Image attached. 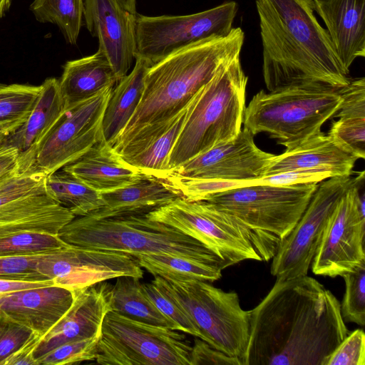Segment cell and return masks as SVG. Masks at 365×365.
<instances>
[{
    "mask_svg": "<svg viewBox=\"0 0 365 365\" xmlns=\"http://www.w3.org/2000/svg\"><path fill=\"white\" fill-rule=\"evenodd\" d=\"M116 279L111 287L110 311L132 319L175 329L146 296L140 278L120 276Z\"/></svg>",
    "mask_w": 365,
    "mask_h": 365,
    "instance_id": "f546056e",
    "label": "cell"
},
{
    "mask_svg": "<svg viewBox=\"0 0 365 365\" xmlns=\"http://www.w3.org/2000/svg\"><path fill=\"white\" fill-rule=\"evenodd\" d=\"M30 9L37 21L56 25L67 43L76 44L83 23V0H34Z\"/></svg>",
    "mask_w": 365,
    "mask_h": 365,
    "instance_id": "d6a6232c",
    "label": "cell"
},
{
    "mask_svg": "<svg viewBox=\"0 0 365 365\" xmlns=\"http://www.w3.org/2000/svg\"><path fill=\"white\" fill-rule=\"evenodd\" d=\"M247 80L238 56L221 67L196 94L169 156L170 173L187 160L238 135Z\"/></svg>",
    "mask_w": 365,
    "mask_h": 365,
    "instance_id": "5b68a950",
    "label": "cell"
},
{
    "mask_svg": "<svg viewBox=\"0 0 365 365\" xmlns=\"http://www.w3.org/2000/svg\"><path fill=\"white\" fill-rule=\"evenodd\" d=\"M241 28L229 35L200 41L152 65L140 103L113 147L118 151L142 130L165 122L185 109L221 67L240 56Z\"/></svg>",
    "mask_w": 365,
    "mask_h": 365,
    "instance_id": "3957f363",
    "label": "cell"
},
{
    "mask_svg": "<svg viewBox=\"0 0 365 365\" xmlns=\"http://www.w3.org/2000/svg\"><path fill=\"white\" fill-rule=\"evenodd\" d=\"M61 169L99 192L124 187L145 175L141 170L125 160L104 140Z\"/></svg>",
    "mask_w": 365,
    "mask_h": 365,
    "instance_id": "484cf974",
    "label": "cell"
},
{
    "mask_svg": "<svg viewBox=\"0 0 365 365\" xmlns=\"http://www.w3.org/2000/svg\"></svg>",
    "mask_w": 365,
    "mask_h": 365,
    "instance_id": "816d5d0a",
    "label": "cell"
},
{
    "mask_svg": "<svg viewBox=\"0 0 365 365\" xmlns=\"http://www.w3.org/2000/svg\"><path fill=\"white\" fill-rule=\"evenodd\" d=\"M136 16L115 0H83L85 25L98 38V50L108 59L118 82L128 75L135 58Z\"/></svg>",
    "mask_w": 365,
    "mask_h": 365,
    "instance_id": "ac0fdd59",
    "label": "cell"
},
{
    "mask_svg": "<svg viewBox=\"0 0 365 365\" xmlns=\"http://www.w3.org/2000/svg\"><path fill=\"white\" fill-rule=\"evenodd\" d=\"M35 336L28 327L0 317V365Z\"/></svg>",
    "mask_w": 365,
    "mask_h": 365,
    "instance_id": "ab89813d",
    "label": "cell"
},
{
    "mask_svg": "<svg viewBox=\"0 0 365 365\" xmlns=\"http://www.w3.org/2000/svg\"><path fill=\"white\" fill-rule=\"evenodd\" d=\"M113 87L65 109L36 150L33 168L49 175L103 140V118Z\"/></svg>",
    "mask_w": 365,
    "mask_h": 365,
    "instance_id": "5bb4252c",
    "label": "cell"
},
{
    "mask_svg": "<svg viewBox=\"0 0 365 365\" xmlns=\"http://www.w3.org/2000/svg\"><path fill=\"white\" fill-rule=\"evenodd\" d=\"M142 288L161 314L173 324L176 330L201 339L200 333L195 324L176 300L167 292L159 276H155L154 279L149 283H142Z\"/></svg>",
    "mask_w": 365,
    "mask_h": 365,
    "instance_id": "e575fe53",
    "label": "cell"
},
{
    "mask_svg": "<svg viewBox=\"0 0 365 365\" xmlns=\"http://www.w3.org/2000/svg\"><path fill=\"white\" fill-rule=\"evenodd\" d=\"M192 346L178 330L107 312L96 361L103 365H190Z\"/></svg>",
    "mask_w": 365,
    "mask_h": 365,
    "instance_id": "9c48e42d",
    "label": "cell"
},
{
    "mask_svg": "<svg viewBox=\"0 0 365 365\" xmlns=\"http://www.w3.org/2000/svg\"><path fill=\"white\" fill-rule=\"evenodd\" d=\"M249 313L245 365H324L349 333L338 299L307 274L276 279Z\"/></svg>",
    "mask_w": 365,
    "mask_h": 365,
    "instance_id": "6da1fadb",
    "label": "cell"
},
{
    "mask_svg": "<svg viewBox=\"0 0 365 365\" xmlns=\"http://www.w3.org/2000/svg\"><path fill=\"white\" fill-rule=\"evenodd\" d=\"M40 86L39 96L27 120L0 143L16 148L21 171L34 168L38 145L65 110L58 80L48 78Z\"/></svg>",
    "mask_w": 365,
    "mask_h": 365,
    "instance_id": "7402d4cb",
    "label": "cell"
},
{
    "mask_svg": "<svg viewBox=\"0 0 365 365\" xmlns=\"http://www.w3.org/2000/svg\"><path fill=\"white\" fill-rule=\"evenodd\" d=\"M41 86L0 83V133L7 136L27 120Z\"/></svg>",
    "mask_w": 365,
    "mask_h": 365,
    "instance_id": "1f68e13d",
    "label": "cell"
},
{
    "mask_svg": "<svg viewBox=\"0 0 365 365\" xmlns=\"http://www.w3.org/2000/svg\"><path fill=\"white\" fill-rule=\"evenodd\" d=\"M67 244L125 252L132 256L168 254L230 267L197 240L146 215L94 219L76 217L58 233Z\"/></svg>",
    "mask_w": 365,
    "mask_h": 365,
    "instance_id": "8992f818",
    "label": "cell"
},
{
    "mask_svg": "<svg viewBox=\"0 0 365 365\" xmlns=\"http://www.w3.org/2000/svg\"><path fill=\"white\" fill-rule=\"evenodd\" d=\"M190 361V365H242L238 359L215 349L198 337H195L192 346Z\"/></svg>",
    "mask_w": 365,
    "mask_h": 365,
    "instance_id": "ee69618b",
    "label": "cell"
},
{
    "mask_svg": "<svg viewBox=\"0 0 365 365\" xmlns=\"http://www.w3.org/2000/svg\"><path fill=\"white\" fill-rule=\"evenodd\" d=\"M318 185H246L202 201L235 217L261 261L267 262L299 220Z\"/></svg>",
    "mask_w": 365,
    "mask_h": 365,
    "instance_id": "277c9868",
    "label": "cell"
},
{
    "mask_svg": "<svg viewBox=\"0 0 365 365\" xmlns=\"http://www.w3.org/2000/svg\"><path fill=\"white\" fill-rule=\"evenodd\" d=\"M112 284L105 281L75 291L69 310L38 339L33 356L36 360L68 341L100 334L104 317L110 310Z\"/></svg>",
    "mask_w": 365,
    "mask_h": 365,
    "instance_id": "d6986e66",
    "label": "cell"
},
{
    "mask_svg": "<svg viewBox=\"0 0 365 365\" xmlns=\"http://www.w3.org/2000/svg\"><path fill=\"white\" fill-rule=\"evenodd\" d=\"M46 178L30 169L0 178V235L21 231L58 235L76 217L46 192Z\"/></svg>",
    "mask_w": 365,
    "mask_h": 365,
    "instance_id": "4fadbf2b",
    "label": "cell"
},
{
    "mask_svg": "<svg viewBox=\"0 0 365 365\" xmlns=\"http://www.w3.org/2000/svg\"><path fill=\"white\" fill-rule=\"evenodd\" d=\"M324 365H365V334L349 332L327 358Z\"/></svg>",
    "mask_w": 365,
    "mask_h": 365,
    "instance_id": "f35d334b",
    "label": "cell"
},
{
    "mask_svg": "<svg viewBox=\"0 0 365 365\" xmlns=\"http://www.w3.org/2000/svg\"><path fill=\"white\" fill-rule=\"evenodd\" d=\"M6 137L4 134L0 133V143L2 141V140Z\"/></svg>",
    "mask_w": 365,
    "mask_h": 365,
    "instance_id": "f907efd6",
    "label": "cell"
},
{
    "mask_svg": "<svg viewBox=\"0 0 365 365\" xmlns=\"http://www.w3.org/2000/svg\"><path fill=\"white\" fill-rule=\"evenodd\" d=\"M121 7L126 11L136 14V0H115Z\"/></svg>",
    "mask_w": 365,
    "mask_h": 365,
    "instance_id": "c3c4849f",
    "label": "cell"
},
{
    "mask_svg": "<svg viewBox=\"0 0 365 365\" xmlns=\"http://www.w3.org/2000/svg\"><path fill=\"white\" fill-rule=\"evenodd\" d=\"M51 284H55L51 279L43 281H24L0 279V295L21 289L40 287Z\"/></svg>",
    "mask_w": 365,
    "mask_h": 365,
    "instance_id": "7dc6e473",
    "label": "cell"
},
{
    "mask_svg": "<svg viewBox=\"0 0 365 365\" xmlns=\"http://www.w3.org/2000/svg\"><path fill=\"white\" fill-rule=\"evenodd\" d=\"M357 160L351 151L322 132L275 155L263 176L302 168H327L334 176H350Z\"/></svg>",
    "mask_w": 365,
    "mask_h": 365,
    "instance_id": "cb8c5ba5",
    "label": "cell"
},
{
    "mask_svg": "<svg viewBox=\"0 0 365 365\" xmlns=\"http://www.w3.org/2000/svg\"><path fill=\"white\" fill-rule=\"evenodd\" d=\"M354 180L351 175L335 176L319 183L299 220L272 257L270 272L276 279L307 274L325 225Z\"/></svg>",
    "mask_w": 365,
    "mask_h": 365,
    "instance_id": "9a60e30c",
    "label": "cell"
},
{
    "mask_svg": "<svg viewBox=\"0 0 365 365\" xmlns=\"http://www.w3.org/2000/svg\"><path fill=\"white\" fill-rule=\"evenodd\" d=\"M331 177H335L334 174L327 168H302L262 176L253 182L278 185L319 183Z\"/></svg>",
    "mask_w": 365,
    "mask_h": 365,
    "instance_id": "b9f144b4",
    "label": "cell"
},
{
    "mask_svg": "<svg viewBox=\"0 0 365 365\" xmlns=\"http://www.w3.org/2000/svg\"><path fill=\"white\" fill-rule=\"evenodd\" d=\"M68 245L58 235L21 231L0 235V257L43 255Z\"/></svg>",
    "mask_w": 365,
    "mask_h": 365,
    "instance_id": "836d02e7",
    "label": "cell"
},
{
    "mask_svg": "<svg viewBox=\"0 0 365 365\" xmlns=\"http://www.w3.org/2000/svg\"><path fill=\"white\" fill-rule=\"evenodd\" d=\"M364 172L342 196L330 215L314 255L316 275L336 277L365 264Z\"/></svg>",
    "mask_w": 365,
    "mask_h": 365,
    "instance_id": "7c38bea8",
    "label": "cell"
},
{
    "mask_svg": "<svg viewBox=\"0 0 365 365\" xmlns=\"http://www.w3.org/2000/svg\"><path fill=\"white\" fill-rule=\"evenodd\" d=\"M65 109L118 83L106 57L100 51L67 61L58 80Z\"/></svg>",
    "mask_w": 365,
    "mask_h": 365,
    "instance_id": "4316f807",
    "label": "cell"
},
{
    "mask_svg": "<svg viewBox=\"0 0 365 365\" xmlns=\"http://www.w3.org/2000/svg\"><path fill=\"white\" fill-rule=\"evenodd\" d=\"M99 338L98 334L63 344L38 358L36 365L74 364L96 360Z\"/></svg>",
    "mask_w": 365,
    "mask_h": 365,
    "instance_id": "8d00e7d4",
    "label": "cell"
},
{
    "mask_svg": "<svg viewBox=\"0 0 365 365\" xmlns=\"http://www.w3.org/2000/svg\"><path fill=\"white\" fill-rule=\"evenodd\" d=\"M341 103L336 117L365 118V78L350 79L349 84L339 90Z\"/></svg>",
    "mask_w": 365,
    "mask_h": 365,
    "instance_id": "7bdbcfd3",
    "label": "cell"
},
{
    "mask_svg": "<svg viewBox=\"0 0 365 365\" xmlns=\"http://www.w3.org/2000/svg\"><path fill=\"white\" fill-rule=\"evenodd\" d=\"M18 159L16 148L0 145V178L19 170Z\"/></svg>",
    "mask_w": 365,
    "mask_h": 365,
    "instance_id": "bcb514c9",
    "label": "cell"
},
{
    "mask_svg": "<svg viewBox=\"0 0 365 365\" xmlns=\"http://www.w3.org/2000/svg\"><path fill=\"white\" fill-rule=\"evenodd\" d=\"M40 255L0 257V279L43 281L48 280L36 269Z\"/></svg>",
    "mask_w": 365,
    "mask_h": 365,
    "instance_id": "60d3db41",
    "label": "cell"
},
{
    "mask_svg": "<svg viewBox=\"0 0 365 365\" xmlns=\"http://www.w3.org/2000/svg\"><path fill=\"white\" fill-rule=\"evenodd\" d=\"M39 337L35 336L24 346L8 357L2 365H36L33 356Z\"/></svg>",
    "mask_w": 365,
    "mask_h": 365,
    "instance_id": "f6af8a7d",
    "label": "cell"
},
{
    "mask_svg": "<svg viewBox=\"0 0 365 365\" xmlns=\"http://www.w3.org/2000/svg\"><path fill=\"white\" fill-rule=\"evenodd\" d=\"M238 10L235 1L183 16H136V52L153 65L170 54L232 30Z\"/></svg>",
    "mask_w": 365,
    "mask_h": 365,
    "instance_id": "30bf717a",
    "label": "cell"
},
{
    "mask_svg": "<svg viewBox=\"0 0 365 365\" xmlns=\"http://www.w3.org/2000/svg\"><path fill=\"white\" fill-rule=\"evenodd\" d=\"M132 71L118 82L111 92L103 118V136L113 145L135 112L141 100L145 75L151 66L145 59L135 56Z\"/></svg>",
    "mask_w": 365,
    "mask_h": 365,
    "instance_id": "83f0119b",
    "label": "cell"
},
{
    "mask_svg": "<svg viewBox=\"0 0 365 365\" xmlns=\"http://www.w3.org/2000/svg\"><path fill=\"white\" fill-rule=\"evenodd\" d=\"M100 193L103 205L86 216L105 219L146 215L180 197L165 180L147 175L124 187Z\"/></svg>",
    "mask_w": 365,
    "mask_h": 365,
    "instance_id": "d4e9b609",
    "label": "cell"
},
{
    "mask_svg": "<svg viewBox=\"0 0 365 365\" xmlns=\"http://www.w3.org/2000/svg\"><path fill=\"white\" fill-rule=\"evenodd\" d=\"M36 269L55 284L73 291L120 276L143 277L142 267L129 254L71 245L40 255Z\"/></svg>",
    "mask_w": 365,
    "mask_h": 365,
    "instance_id": "2e32d148",
    "label": "cell"
},
{
    "mask_svg": "<svg viewBox=\"0 0 365 365\" xmlns=\"http://www.w3.org/2000/svg\"><path fill=\"white\" fill-rule=\"evenodd\" d=\"M190 104L173 118L140 131L117 152L145 175L167 178L170 173L169 156L182 128Z\"/></svg>",
    "mask_w": 365,
    "mask_h": 365,
    "instance_id": "603a6c76",
    "label": "cell"
},
{
    "mask_svg": "<svg viewBox=\"0 0 365 365\" xmlns=\"http://www.w3.org/2000/svg\"><path fill=\"white\" fill-rule=\"evenodd\" d=\"M344 69L365 56V0H313Z\"/></svg>",
    "mask_w": 365,
    "mask_h": 365,
    "instance_id": "44dd1931",
    "label": "cell"
},
{
    "mask_svg": "<svg viewBox=\"0 0 365 365\" xmlns=\"http://www.w3.org/2000/svg\"><path fill=\"white\" fill-rule=\"evenodd\" d=\"M274 155L259 149L255 143L254 135L244 128L235 138L176 167L170 176L247 182L263 176Z\"/></svg>",
    "mask_w": 365,
    "mask_h": 365,
    "instance_id": "e0dca14e",
    "label": "cell"
},
{
    "mask_svg": "<svg viewBox=\"0 0 365 365\" xmlns=\"http://www.w3.org/2000/svg\"><path fill=\"white\" fill-rule=\"evenodd\" d=\"M138 264L153 276L168 281H204L213 282L222 277L226 267L185 257L168 254H150L134 256Z\"/></svg>",
    "mask_w": 365,
    "mask_h": 365,
    "instance_id": "f1b7e54d",
    "label": "cell"
},
{
    "mask_svg": "<svg viewBox=\"0 0 365 365\" xmlns=\"http://www.w3.org/2000/svg\"><path fill=\"white\" fill-rule=\"evenodd\" d=\"M146 216L197 240L230 266L247 259L261 261L238 221L205 201L180 197Z\"/></svg>",
    "mask_w": 365,
    "mask_h": 365,
    "instance_id": "8fae6325",
    "label": "cell"
},
{
    "mask_svg": "<svg viewBox=\"0 0 365 365\" xmlns=\"http://www.w3.org/2000/svg\"><path fill=\"white\" fill-rule=\"evenodd\" d=\"M12 0H0V19L6 14L11 6Z\"/></svg>",
    "mask_w": 365,
    "mask_h": 365,
    "instance_id": "681fc988",
    "label": "cell"
},
{
    "mask_svg": "<svg viewBox=\"0 0 365 365\" xmlns=\"http://www.w3.org/2000/svg\"><path fill=\"white\" fill-rule=\"evenodd\" d=\"M328 134L358 159L365 158V118L339 117L332 122Z\"/></svg>",
    "mask_w": 365,
    "mask_h": 365,
    "instance_id": "74e56055",
    "label": "cell"
},
{
    "mask_svg": "<svg viewBox=\"0 0 365 365\" xmlns=\"http://www.w3.org/2000/svg\"><path fill=\"white\" fill-rule=\"evenodd\" d=\"M345 292L340 303L341 314L346 322L365 324V264L344 274Z\"/></svg>",
    "mask_w": 365,
    "mask_h": 365,
    "instance_id": "d590c367",
    "label": "cell"
},
{
    "mask_svg": "<svg viewBox=\"0 0 365 365\" xmlns=\"http://www.w3.org/2000/svg\"><path fill=\"white\" fill-rule=\"evenodd\" d=\"M262 75L273 91L288 87L341 89L350 81L313 0H255Z\"/></svg>",
    "mask_w": 365,
    "mask_h": 365,
    "instance_id": "7a4b0ae2",
    "label": "cell"
},
{
    "mask_svg": "<svg viewBox=\"0 0 365 365\" xmlns=\"http://www.w3.org/2000/svg\"><path fill=\"white\" fill-rule=\"evenodd\" d=\"M75 291L56 285L30 288L0 295V317L30 329L39 339L69 310Z\"/></svg>",
    "mask_w": 365,
    "mask_h": 365,
    "instance_id": "ffe728a7",
    "label": "cell"
},
{
    "mask_svg": "<svg viewBox=\"0 0 365 365\" xmlns=\"http://www.w3.org/2000/svg\"><path fill=\"white\" fill-rule=\"evenodd\" d=\"M45 187L53 200L76 217L87 215L103 205L99 192L63 169L46 175Z\"/></svg>",
    "mask_w": 365,
    "mask_h": 365,
    "instance_id": "4dcf8cb0",
    "label": "cell"
},
{
    "mask_svg": "<svg viewBox=\"0 0 365 365\" xmlns=\"http://www.w3.org/2000/svg\"><path fill=\"white\" fill-rule=\"evenodd\" d=\"M160 279L195 324L201 339L245 365L250 313L242 308L238 294L223 291L208 282Z\"/></svg>",
    "mask_w": 365,
    "mask_h": 365,
    "instance_id": "ba28073f",
    "label": "cell"
},
{
    "mask_svg": "<svg viewBox=\"0 0 365 365\" xmlns=\"http://www.w3.org/2000/svg\"><path fill=\"white\" fill-rule=\"evenodd\" d=\"M336 89L288 87L269 93L261 90L245 107L244 128L254 135L266 133L287 149L322 133L323 124L341 103Z\"/></svg>",
    "mask_w": 365,
    "mask_h": 365,
    "instance_id": "52a82bcc",
    "label": "cell"
}]
</instances>
